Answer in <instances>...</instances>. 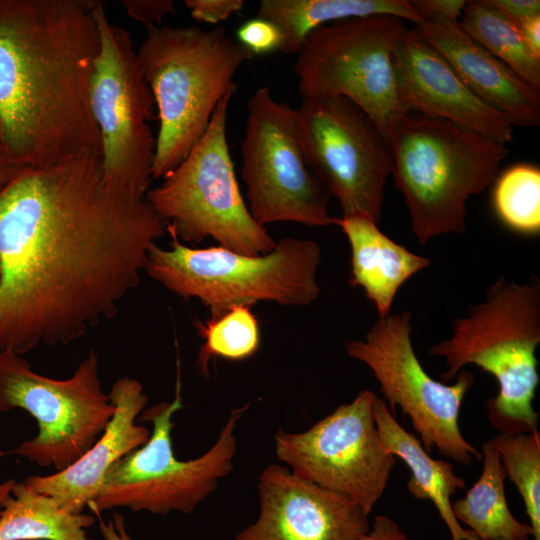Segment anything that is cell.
I'll return each mask as SVG.
<instances>
[{"label":"cell","instance_id":"obj_1","mask_svg":"<svg viewBox=\"0 0 540 540\" xmlns=\"http://www.w3.org/2000/svg\"><path fill=\"white\" fill-rule=\"evenodd\" d=\"M167 223L101 156L25 169L0 194V352L66 345L113 317Z\"/></svg>","mask_w":540,"mask_h":540},{"label":"cell","instance_id":"obj_2","mask_svg":"<svg viewBox=\"0 0 540 540\" xmlns=\"http://www.w3.org/2000/svg\"><path fill=\"white\" fill-rule=\"evenodd\" d=\"M96 1L0 0V139L26 168L101 156L89 83Z\"/></svg>","mask_w":540,"mask_h":540},{"label":"cell","instance_id":"obj_3","mask_svg":"<svg viewBox=\"0 0 540 540\" xmlns=\"http://www.w3.org/2000/svg\"><path fill=\"white\" fill-rule=\"evenodd\" d=\"M540 343V282L519 285L500 277L486 299L454 320L453 333L433 345L429 355L445 360L442 382L472 364L490 373L499 392L486 402L487 418L502 434L538 430L533 400L539 385L536 348Z\"/></svg>","mask_w":540,"mask_h":540},{"label":"cell","instance_id":"obj_4","mask_svg":"<svg viewBox=\"0 0 540 540\" xmlns=\"http://www.w3.org/2000/svg\"><path fill=\"white\" fill-rule=\"evenodd\" d=\"M152 92L159 130L152 178H164L206 131L214 110L253 58L226 30L197 25L152 26L137 49Z\"/></svg>","mask_w":540,"mask_h":540},{"label":"cell","instance_id":"obj_5","mask_svg":"<svg viewBox=\"0 0 540 540\" xmlns=\"http://www.w3.org/2000/svg\"><path fill=\"white\" fill-rule=\"evenodd\" d=\"M394 184L407 205L412 232L424 245L466 230V203L495 180L505 144L446 120L407 112L388 142Z\"/></svg>","mask_w":540,"mask_h":540},{"label":"cell","instance_id":"obj_6","mask_svg":"<svg viewBox=\"0 0 540 540\" xmlns=\"http://www.w3.org/2000/svg\"><path fill=\"white\" fill-rule=\"evenodd\" d=\"M170 249L153 244L146 273L169 291L197 298L215 318L235 306L272 301L283 306H305L320 295L316 280L320 245L309 239L285 237L262 255H245L221 246L184 245L166 225Z\"/></svg>","mask_w":540,"mask_h":540},{"label":"cell","instance_id":"obj_7","mask_svg":"<svg viewBox=\"0 0 540 540\" xmlns=\"http://www.w3.org/2000/svg\"><path fill=\"white\" fill-rule=\"evenodd\" d=\"M237 85L219 101L209 125L183 161L145 195L180 241L213 238L245 255L270 252L276 242L246 204L227 140V117Z\"/></svg>","mask_w":540,"mask_h":540},{"label":"cell","instance_id":"obj_8","mask_svg":"<svg viewBox=\"0 0 540 540\" xmlns=\"http://www.w3.org/2000/svg\"><path fill=\"white\" fill-rule=\"evenodd\" d=\"M172 402L145 408L139 420L152 423L147 442L114 464L89 506L96 514L114 508L166 515L191 513L234 467L236 426L248 405L233 409L217 441L201 456L179 460L173 449V415L183 407L180 385Z\"/></svg>","mask_w":540,"mask_h":540},{"label":"cell","instance_id":"obj_9","mask_svg":"<svg viewBox=\"0 0 540 540\" xmlns=\"http://www.w3.org/2000/svg\"><path fill=\"white\" fill-rule=\"evenodd\" d=\"M407 29L389 15L354 17L312 31L294 65L302 98L341 96L361 109L386 143L407 113L397 91L393 55Z\"/></svg>","mask_w":540,"mask_h":540},{"label":"cell","instance_id":"obj_10","mask_svg":"<svg viewBox=\"0 0 540 540\" xmlns=\"http://www.w3.org/2000/svg\"><path fill=\"white\" fill-rule=\"evenodd\" d=\"M16 408L36 420L38 432L12 453L55 472L72 465L95 443L115 411L93 350L66 379L39 374L22 355L0 352V412Z\"/></svg>","mask_w":540,"mask_h":540},{"label":"cell","instance_id":"obj_11","mask_svg":"<svg viewBox=\"0 0 540 540\" xmlns=\"http://www.w3.org/2000/svg\"><path fill=\"white\" fill-rule=\"evenodd\" d=\"M100 46L89 83V103L101 138L104 180L146 195L152 178L156 137L149 122L155 102L130 34L95 3Z\"/></svg>","mask_w":540,"mask_h":540},{"label":"cell","instance_id":"obj_12","mask_svg":"<svg viewBox=\"0 0 540 540\" xmlns=\"http://www.w3.org/2000/svg\"><path fill=\"white\" fill-rule=\"evenodd\" d=\"M411 319L408 311L378 318L364 340L347 342L345 351L371 370L391 413L395 415L399 406L410 418L426 452L437 448L449 459L469 465L482 454L462 435L459 414L474 376L462 369L451 385L434 380L415 354Z\"/></svg>","mask_w":540,"mask_h":540},{"label":"cell","instance_id":"obj_13","mask_svg":"<svg viewBox=\"0 0 540 540\" xmlns=\"http://www.w3.org/2000/svg\"><path fill=\"white\" fill-rule=\"evenodd\" d=\"M246 108L241 175L254 219L264 227L275 222L335 224L329 214L331 195L304 157L296 108L276 100L266 86L250 96Z\"/></svg>","mask_w":540,"mask_h":540},{"label":"cell","instance_id":"obj_14","mask_svg":"<svg viewBox=\"0 0 540 540\" xmlns=\"http://www.w3.org/2000/svg\"><path fill=\"white\" fill-rule=\"evenodd\" d=\"M296 125L308 166L343 215L364 214L379 223L392 161L372 120L344 97L315 96L296 108Z\"/></svg>","mask_w":540,"mask_h":540},{"label":"cell","instance_id":"obj_15","mask_svg":"<svg viewBox=\"0 0 540 540\" xmlns=\"http://www.w3.org/2000/svg\"><path fill=\"white\" fill-rule=\"evenodd\" d=\"M376 395L362 390L311 428L278 429L277 458L297 477L344 496L369 515L383 495L396 457L383 448L374 421Z\"/></svg>","mask_w":540,"mask_h":540},{"label":"cell","instance_id":"obj_16","mask_svg":"<svg viewBox=\"0 0 540 540\" xmlns=\"http://www.w3.org/2000/svg\"><path fill=\"white\" fill-rule=\"evenodd\" d=\"M260 512L234 540H358L369 529L356 503L270 464L257 485Z\"/></svg>","mask_w":540,"mask_h":540},{"label":"cell","instance_id":"obj_17","mask_svg":"<svg viewBox=\"0 0 540 540\" xmlns=\"http://www.w3.org/2000/svg\"><path fill=\"white\" fill-rule=\"evenodd\" d=\"M393 64L406 112L446 120L505 145L512 141L513 126L507 118L483 103L415 26L400 38Z\"/></svg>","mask_w":540,"mask_h":540},{"label":"cell","instance_id":"obj_18","mask_svg":"<svg viewBox=\"0 0 540 540\" xmlns=\"http://www.w3.org/2000/svg\"><path fill=\"white\" fill-rule=\"evenodd\" d=\"M108 394L115 411L95 443L66 469L45 476H30L23 481L53 498L70 513H84L96 499L110 468L144 445L151 434L147 427L136 423L148 402L137 379L119 378Z\"/></svg>","mask_w":540,"mask_h":540},{"label":"cell","instance_id":"obj_19","mask_svg":"<svg viewBox=\"0 0 540 540\" xmlns=\"http://www.w3.org/2000/svg\"><path fill=\"white\" fill-rule=\"evenodd\" d=\"M414 26L464 84L512 126L540 124V91L471 39L458 22L429 20Z\"/></svg>","mask_w":540,"mask_h":540},{"label":"cell","instance_id":"obj_20","mask_svg":"<svg viewBox=\"0 0 540 540\" xmlns=\"http://www.w3.org/2000/svg\"><path fill=\"white\" fill-rule=\"evenodd\" d=\"M351 249L350 284L361 287L374 304L378 318L388 316L400 287L431 261L396 243L364 214L336 217Z\"/></svg>","mask_w":540,"mask_h":540},{"label":"cell","instance_id":"obj_21","mask_svg":"<svg viewBox=\"0 0 540 540\" xmlns=\"http://www.w3.org/2000/svg\"><path fill=\"white\" fill-rule=\"evenodd\" d=\"M373 415L380 442L388 453L400 458L411 472L407 483L416 499L430 500L447 526L452 540H478L455 518L451 496L466 487V482L454 472L453 464L433 459L420 439L406 431L395 419L387 403L375 397Z\"/></svg>","mask_w":540,"mask_h":540},{"label":"cell","instance_id":"obj_22","mask_svg":"<svg viewBox=\"0 0 540 540\" xmlns=\"http://www.w3.org/2000/svg\"><path fill=\"white\" fill-rule=\"evenodd\" d=\"M389 15L415 24L422 18L410 0H262L257 16L273 22L282 34L279 52L297 54L315 29L339 20Z\"/></svg>","mask_w":540,"mask_h":540},{"label":"cell","instance_id":"obj_23","mask_svg":"<svg viewBox=\"0 0 540 540\" xmlns=\"http://www.w3.org/2000/svg\"><path fill=\"white\" fill-rule=\"evenodd\" d=\"M481 454L483 468L478 480L463 498L452 503L455 518L481 540L530 538L531 526L517 520L508 507L504 489L506 474L490 439L482 444Z\"/></svg>","mask_w":540,"mask_h":540},{"label":"cell","instance_id":"obj_24","mask_svg":"<svg viewBox=\"0 0 540 540\" xmlns=\"http://www.w3.org/2000/svg\"><path fill=\"white\" fill-rule=\"evenodd\" d=\"M91 514L70 513L48 495L16 482L0 510V540H87Z\"/></svg>","mask_w":540,"mask_h":540},{"label":"cell","instance_id":"obj_25","mask_svg":"<svg viewBox=\"0 0 540 540\" xmlns=\"http://www.w3.org/2000/svg\"><path fill=\"white\" fill-rule=\"evenodd\" d=\"M458 23L471 39L540 91V58L526 45L518 26L488 0L467 1Z\"/></svg>","mask_w":540,"mask_h":540},{"label":"cell","instance_id":"obj_26","mask_svg":"<svg viewBox=\"0 0 540 540\" xmlns=\"http://www.w3.org/2000/svg\"><path fill=\"white\" fill-rule=\"evenodd\" d=\"M196 327L204 339L197 363L206 376L212 358L240 361L253 356L260 346L259 324L249 306L232 307Z\"/></svg>","mask_w":540,"mask_h":540},{"label":"cell","instance_id":"obj_27","mask_svg":"<svg viewBox=\"0 0 540 540\" xmlns=\"http://www.w3.org/2000/svg\"><path fill=\"white\" fill-rule=\"evenodd\" d=\"M490 440L506 476L522 496L532 536L540 540V433H499Z\"/></svg>","mask_w":540,"mask_h":540},{"label":"cell","instance_id":"obj_28","mask_svg":"<svg viewBox=\"0 0 540 540\" xmlns=\"http://www.w3.org/2000/svg\"><path fill=\"white\" fill-rule=\"evenodd\" d=\"M497 216L510 229L525 235L540 231V170L517 164L505 170L493 190Z\"/></svg>","mask_w":540,"mask_h":540},{"label":"cell","instance_id":"obj_29","mask_svg":"<svg viewBox=\"0 0 540 540\" xmlns=\"http://www.w3.org/2000/svg\"><path fill=\"white\" fill-rule=\"evenodd\" d=\"M237 42L252 56L270 54L279 51L282 34L271 21L254 17L243 22L236 31Z\"/></svg>","mask_w":540,"mask_h":540},{"label":"cell","instance_id":"obj_30","mask_svg":"<svg viewBox=\"0 0 540 540\" xmlns=\"http://www.w3.org/2000/svg\"><path fill=\"white\" fill-rule=\"evenodd\" d=\"M184 5L195 20L214 25L239 12L244 6V1L185 0Z\"/></svg>","mask_w":540,"mask_h":540},{"label":"cell","instance_id":"obj_31","mask_svg":"<svg viewBox=\"0 0 540 540\" xmlns=\"http://www.w3.org/2000/svg\"><path fill=\"white\" fill-rule=\"evenodd\" d=\"M126 13L148 28L159 26L164 17L176 14V5L172 0H123Z\"/></svg>","mask_w":540,"mask_h":540},{"label":"cell","instance_id":"obj_32","mask_svg":"<svg viewBox=\"0 0 540 540\" xmlns=\"http://www.w3.org/2000/svg\"><path fill=\"white\" fill-rule=\"evenodd\" d=\"M466 2L463 0H410L422 21L448 20L458 22Z\"/></svg>","mask_w":540,"mask_h":540},{"label":"cell","instance_id":"obj_33","mask_svg":"<svg viewBox=\"0 0 540 540\" xmlns=\"http://www.w3.org/2000/svg\"><path fill=\"white\" fill-rule=\"evenodd\" d=\"M488 2L517 26L540 16L539 0H488Z\"/></svg>","mask_w":540,"mask_h":540},{"label":"cell","instance_id":"obj_34","mask_svg":"<svg viewBox=\"0 0 540 540\" xmlns=\"http://www.w3.org/2000/svg\"><path fill=\"white\" fill-rule=\"evenodd\" d=\"M358 540H409V538L393 519L378 515L369 531Z\"/></svg>","mask_w":540,"mask_h":540},{"label":"cell","instance_id":"obj_35","mask_svg":"<svg viewBox=\"0 0 540 540\" xmlns=\"http://www.w3.org/2000/svg\"><path fill=\"white\" fill-rule=\"evenodd\" d=\"M99 531L104 540H133L120 513L113 514L108 521L100 520Z\"/></svg>","mask_w":540,"mask_h":540},{"label":"cell","instance_id":"obj_36","mask_svg":"<svg viewBox=\"0 0 540 540\" xmlns=\"http://www.w3.org/2000/svg\"><path fill=\"white\" fill-rule=\"evenodd\" d=\"M26 167L13 160L7 151L0 148V194L25 170Z\"/></svg>","mask_w":540,"mask_h":540},{"label":"cell","instance_id":"obj_37","mask_svg":"<svg viewBox=\"0 0 540 540\" xmlns=\"http://www.w3.org/2000/svg\"><path fill=\"white\" fill-rule=\"evenodd\" d=\"M518 28L526 45L540 58V16L522 23Z\"/></svg>","mask_w":540,"mask_h":540},{"label":"cell","instance_id":"obj_38","mask_svg":"<svg viewBox=\"0 0 540 540\" xmlns=\"http://www.w3.org/2000/svg\"><path fill=\"white\" fill-rule=\"evenodd\" d=\"M16 482L17 481L15 479H8L0 483V510L2 508L3 502L11 493Z\"/></svg>","mask_w":540,"mask_h":540},{"label":"cell","instance_id":"obj_39","mask_svg":"<svg viewBox=\"0 0 540 540\" xmlns=\"http://www.w3.org/2000/svg\"><path fill=\"white\" fill-rule=\"evenodd\" d=\"M478 540H481V539H478ZM484 540H530V538H523V539L493 538V539H484Z\"/></svg>","mask_w":540,"mask_h":540},{"label":"cell","instance_id":"obj_40","mask_svg":"<svg viewBox=\"0 0 540 540\" xmlns=\"http://www.w3.org/2000/svg\"><path fill=\"white\" fill-rule=\"evenodd\" d=\"M1 147H3V145H2V142H1V139H0V148H1ZM3 148H4V147H3Z\"/></svg>","mask_w":540,"mask_h":540}]
</instances>
